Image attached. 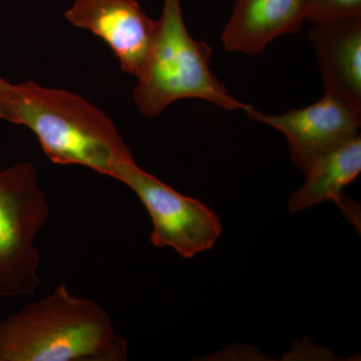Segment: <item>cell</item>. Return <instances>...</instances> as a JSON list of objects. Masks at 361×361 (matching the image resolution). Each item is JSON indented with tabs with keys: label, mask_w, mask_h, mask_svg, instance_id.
<instances>
[{
	"label": "cell",
	"mask_w": 361,
	"mask_h": 361,
	"mask_svg": "<svg viewBox=\"0 0 361 361\" xmlns=\"http://www.w3.org/2000/svg\"><path fill=\"white\" fill-rule=\"evenodd\" d=\"M113 179L129 187L148 211L154 246L170 247L182 257L192 258L213 248L219 239L222 226L209 207L142 170L134 158L123 161Z\"/></svg>",
	"instance_id": "5b68a950"
},
{
	"label": "cell",
	"mask_w": 361,
	"mask_h": 361,
	"mask_svg": "<svg viewBox=\"0 0 361 361\" xmlns=\"http://www.w3.org/2000/svg\"><path fill=\"white\" fill-rule=\"evenodd\" d=\"M212 49L188 32L180 0H164L151 49L133 99L142 116L155 118L180 99H198L228 111L250 104L228 92L210 68Z\"/></svg>",
	"instance_id": "3957f363"
},
{
	"label": "cell",
	"mask_w": 361,
	"mask_h": 361,
	"mask_svg": "<svg viewBox=\"0 0 361 361\" xmlns=\"http://www.w3.org/2000/svg\"><path fill=\"white\" fill-rule=\"evenodd\" d=\"M0 118L25 126L56 165H80L113 178L134 158L115 123L84 97L26 82L0 94Z\"/></svg>",
	"instance_id": "6da1fadb"
},
{
	"label": "cell",
	"mask_w": 361,
	"mask_h": 361,
	"mask_svg": "<svg viewBox=\"0 0 361 361\" xmlns=\"http://www.w3.org/2000/svg\"><path fill=\"white\" fill-rule=\"evenodd\" d=\"M361 16V0H308L307 21L326 23Z\"/></svg>",
	"instance_id": "8fae6325"
},
{
	"label": "cell",
	"mask_w": 361,
	"mask_h": 361,
	"mask_svg": "<svg viewBox=\"0 0 361 361\" xmlns=\"http://www.w3.org/2000/svg\"><path fill=\"white\" fill-rule=\"evenodd\" d=\"M308 0H237L223 30L226 51L253 56L285 33H296L307 20Z\"/></svg>",
	"instance_id": "9c48e42d"
},
{
	"label": "cell",
	"mask_w": 361,
	"mask_h": 361,
	"mask_svg": "<svg viewBox=\"0 0 361 361\" xmlns=\"http://www.w3.org/2000/svg\"><path fill=\"white\" fill-rule=\"evenodd\" d=\"M310 39L325 92L361 114V16L313 23Z\"/></svg>",
	"instance_id": "ba28073f"
},
{
	"label": "cell",
	"mask_w": 361,
	"mask_h": 361,
	"mask_svg": "<svg viewBox=\"0 0 361 361\" xmlns=\"http://www.w3.org/2000/svg\"><path fill=\"white\" fill-rule=\"evenodd\" d=\"M49 205L30 161L0 171V297L30 296L40 280L37 234Z\"/></svg>",
	"instance_id": "277c9868"
},
{
	"label": "cell",
	"mask_w": 361,
	"mask_h": 361,
	"mask_svg": "<svg viewBox=\"0 0 361 361\" xmlns=\"http://www.w3.org/2000/svg\"><path fill=\"white\" fill-rule=\"evenodd\" d=\"M11 82H6V80H4L1 77H0V94L1 92H6V90H8L9 87H11Z\"/></svg>",
	"instance_id": "7c38bea8"
},
{
	"label": "cell",
	"mask_w": 361,
	"mask_h": 361,
	"mask_svg": "<svg viewBox=\"0 0 361 361\" xmlns=\"http://www.w3.org/2000/svg\"><path fill=\"white\" fill-rule=\"evenodd\" d=\"M360 172L361 137L358 135L320 157L310 166L304 174L306 179L303 186L289 199V211L297 213L331 200L360 232V206L343 193L344 188L351 184Z\"/></svg>",
	"instance_id": "30bf717a"
},
{
	"label": "cell",
	"mask_w": 361,
	"mask_h": 361,
	"mask_svg": "<svg viewBox=\"0 0 361 361\" xmlns=\"http://www.w3.org/2000/svg\"><path fill=\"white\" fill-rule=\"evenodd\" d=\"M66 20L94 33L110 47L126 73H141L155 35L157 20L137 0H73Z\"/></svg>",
	"instance_id": "52a82bcc"
},
{
	"label": "cell",
	"mask_w": 361,
	"mask_h": 361,
	"mask_svg": "<svg viewBox=\"0 0 361 361\" xmlns=\"http://www.w3.org/2000/svg\"><path fill=\"white\" fill-rule=\"evenodd\" d=\"M246 114L286 137L292 164L303 174L320 157L360 135L361 114L327 92L311 106L281 115H266L252 106Z\"/></svg>",
	"instance_id": "8992f818"
},
{
	"label": "cell",
	"mask_w": 361,
	"mask_h": 361,
	"mask_svg": "<svg viewBox=\"0 0 361 361\" xmlns=\"http://www.w3.org/2000/svg\"><path fill=\"white\" fill-rule=\"evenodd\" d=\"M127 342L96 301L65 284L0 322V361H125Z\"/></svg>",
	"instance_id": "7a4b0ae2"
}]
</instances>
